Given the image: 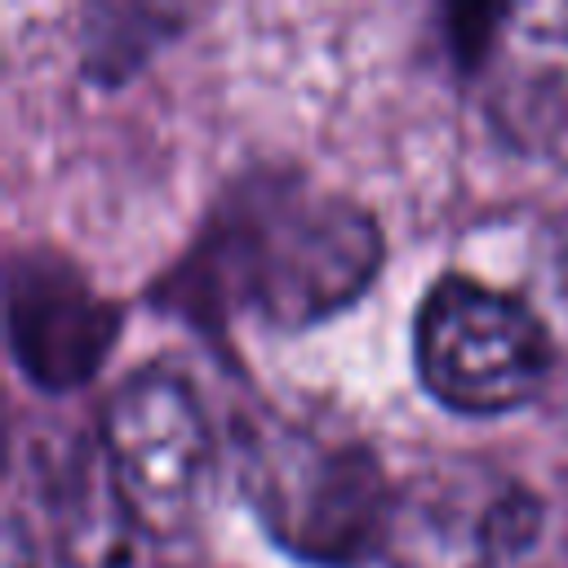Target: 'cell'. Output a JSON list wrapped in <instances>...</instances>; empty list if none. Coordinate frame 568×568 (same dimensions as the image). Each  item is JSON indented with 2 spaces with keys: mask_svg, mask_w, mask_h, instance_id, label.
I'll use <instances>...</instances> for the list:
<instances>
[{
  "mask_svg": "<svg viewBox=\"0 0 568 568\" xmlns=\"http://www.w3.org/2000/svg\"><path fill=\"white\" fill-rule=\"evenodd\" d=\"M377 266L382 231L368 209L297 173H248L217 200L169 288L204 324L248 311L302 328L355 302Z\"/></svg>",
  "mask_w": 568,
  "mask_h": 568,
  "instance_id": "obj_1",
  "label": "cell"
},
{
  "mask_svg": "<svg viewBox=\"0 0 568 568\" xmlns=\"http://www.w3.org/2000/svg\"><path fill=\"white\" fill-rule=\"evenodd\" d=\"M240 484L271 541L311 568H368L386 550L395 484L355 439L306 426L262 430Z\"/></svg>",
  "mask_w": 568,
  "mask_h": 568,
  "instance_id": "obj_2",
  "label": "cell"
},
{
  "mask_svg": "<svg viewBox=\"0 0 568 568\" xmlns=\"http://www.w3.org/2000/svg\"><path fill=\"white\" fill-rule=\"evenodd\" d=\"M413 355L422 386L457 413H506L550 373L546 324L510 293L444 275L417 306Z\"/></svg>",
  "mask_w": 568,
  "mask_h": 568,
  "instance_id": "obj_3",
  "label": "cell"
},
{
  "mask_svg": "<svg viewBox=\"0 0 568 568\" xmlns=\"http://www.w3.org/2000/svg\"><path fill=\"white\" fill-rule=\"evenodd\" d=\"M102 453L142 532L178 537L195 524L213 439L195 390L178 373L142 368L115 386L102 408Z\"/></svg>",
  "mask_w": 568,
  "mask_h": 568,
  "instance_id": "obj_4",
  "label": "cell"
},
{
  "mask_svg": "<svg viewBox=\"0 0 568 568\" xmlns=\"http://www.w3.org/2000/svg\"><path fill=\"white\" fill-rule=\"evenodd\" d=\"M541 528V501L484 462H430L395 484L390 568H506Z\"/></svg>",
  "mask_w": 568,
  "mask_h": 568,
  "instance_id": "obj_5",
  "label": "cell"
},
{
  "mask_svg": "<svg viewBox=\"0 0 568 568\" xmlns=\"http://www.w3.org/2000/svg\"><path fill=\"white\" fill-rule=\"evenodd\" d=\"M9 351L44 390L89 382L120 333V306L98 293L84 271L49 248H22L4 271Z\"/></svg>",
  "mask_w": 568,
  "mask_h": 568,
  "instance_id": "obj_6",
  "label": "cell"
},
{
  "mask_svg": "<svg viewBox=\"0 0 568 568\" xmlns=\"http://www.w3.org/2000/svg\"><path fill=\"white\" fill-rule=\"evenodd\" d=\"M44 510L62 568H129L133 532H142L115 488L106 453L84 439L44 457Z\"/></svg>",
  "mask_w": 568,
  "mask_h": 568,
  "instance_id": "obj_7",
  "label": "cell"
},
{
  "mask_svg": "<svg viewBox=\"0 0 568 568\" xmlns=\"http://www.w3.org/2000/svg\"><path fill=\"white\" fill-rule=\"evenodd\" d=\"M178 27L173 9H93L84 27V67L93 80L133 75Z\"/></svg>",
  "mask_w": 568,
  "mask_h": 568,
  "instance_id": "obj_8",
  "label": "cell"
},
{
  "mask_svg": "<svg viewBox=\"0 0 568 568\" xmlns=\"http://www.w3.org/2000/svg\"><path fill=\"white\" fill-rule=\"evenodd\" d=\"M501 22H506V9H453L448 13V44H453L457 62H479Z\"/></svg>",
  "mask_w": 568,
  "mask_h": 568,
  "instance_id": "obj_9",
  "label": "cell"
},
{
  "mask_svg": "<svg viewBox=\"0 0 568 568\" xmlns=\"http://www.w3.org/2000/svg\"><path fill=\"white\" fill-rule=\"evenodd\" d=\"M4 568H36V550L27 546V537H22V524H18V519L4 528Z\"/></svg>",
  "mask_w": 568,
  "mask_h": 568,
  "instance_id": "obj_10",
  "label": "cell"
},
{
  "mask_svg": "<svg viewBox=\"0 0 568 568\" xmlns=\"http://www.w3.org/2000/svg\"><path fill=\"white\" fill-rule=\"evenodd\" d=\"M555 271H559V297L568 302V244L559 248V257H555Z\"/></svg>",
  "mask_w": 568,
  "mask_h": 568,
  "instance_id": "obj_11",
  "label": "cell"
}]
</instances>
